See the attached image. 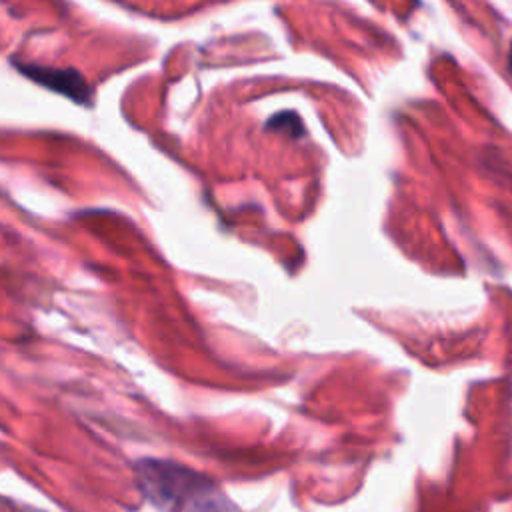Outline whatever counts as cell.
Wrapping results in <instances>:
<instances>
[{
  "label": "cell",
  "mask_w": 512,
  "mask_h": 512,
  "mask_svg": "<svg viewBox=\"0 0 512 512\" xmlns=\"http://www.w3.org/2000/svg\"><path fill=\"white\" fill-rule=\"evenodd\" d=\"M14 68H18L26 78L34 84L48 88L56 94L70 98L76 104L90 106L92 104V86L86 82L82 72L74 68H56L42 64H24L20 60H12Z\"/></svg>",
  "instance_id": "cell-2"
},
{
  "label": "cell",
  "mask_w": 512,
  "mask_h": 512,
  "mask_svg": "<svg viewBox=\"0 0 512 512\" xmlns=\"http://www.w3.org/2000/svg\"><path fill=\"white\" fill-rule=\"evenodd\" d=\"M188 512H234V508L214 498H196Z\"/></svg>",
  "instance_id": "cell-3"
},
{
  "label": "cell",
  "mask_w": 512,
  "mask_h": 512,
  "mask_svg": "<svg viewBox=\"0 0 512 512\" xmlns=\"http://www.w3.org/2000/svg\"><path fill=\"white\" fill-rule=\"evenodd\" d=\"M142 488L160 500H180L184 496H198L204 492V480L178 464L146 460L138 466Z\"/></svg>",
  "instance_id": "cell-1"
}]
</instances>
